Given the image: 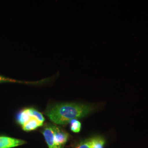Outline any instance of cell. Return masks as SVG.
<instances>
[{
  "label": "cell",
  "mask_w": 148,
  "mask_h": 148,
  "mask_svg": "<svg viewBox=\"0 0 148 148\" xmlns=\"http://www.w3.org/2000/svg\"><path fill=\"white\" fill-rule=\"evenodd\" d=\"M97 108L90 104L60 103L48 106L45 114L55 124L64 125L74 119L88 116Z\"/></svg>",
  "instance_id": "obj_1"
},
{
  "label": "cell",
  "mask_w": 148,
  "mask_h": 148,
  "mask_svg": "<svg viewBox=\"0 0 148 148\" xmlns=\"http://www.w3.org/2000/svg\"><path fill=\"white\" fill-rule=\"evenodd\" d=\"M33 118H36L43 123L45 121V117L40 111L34 108H26L19 112L17 115V121L22 126Z\"/></svg>",
  "instance_id": "obj_2"
},
{
  "label": "cell",
  "mask_w": 148,
  "mask_h": 148,
  "mask_svg": "<svg viewBox=\"0 0 148 148\" xmlns=\"http://www.w3.org/2000/svg\"><path fill=\"white\" fill-rule=\"evenodd\" d=\"M54 137L56 145L58 148H64L69 138V133L62 128L53 125Z\"/></svg>",
  "instance_id": "obj_3"
},
{
  "label": "cell",
  "mask_w": 148,
  "mask_h": 148,
  "mask_svg": "<svg viewBox=\"0 0 148 148\" xmlns=\"http://www.w3.org/2000/svg\"><path fill=\"white\" fill-rule=\"evenodd\" d=\"M26 142L14 138L0 136V148H12L24 145Z\"/></svg>",
  "instance_id": "obj_4"
},
{
  "label": "cell",
  "mask_w": 148,
  "mask_h": 148,
  "mask_svg": "<svg viewBox=\"0 0 148 148\" xmlns=\"http://www.w3.org/2000/svg\"><path fill=\"white\" fill-rule=\"evenodd\" d=\"M53 126V125L47 124L43 128L42 133L48 148H58L54 139Z\"/></svg>",
  "instance_id": "obj_5"
},
{
  "label": "cell",
  "mask_w": 148,
  "mask_h": 148,
  "mask_svg": "<svg viewBox=\"0 0 148 148\" xmlns=\"http://www.w3.org/2000/svg\"><path fill=\"white\" fill-rule=\"evenodd\" d=\"M43 123L38 121L36 118H33L23 125L21 127L24 131L30 132L36 130L38 127H41Z\"/></svg>",
  "instance_id": "obj_6"
},
{
  "label": "cell",
  "mask_w": 148,
  "mask_h": 148,
  "mask_svg": "<svg viewBox=\"0 0 148 148\" xmlns=\"http://www.w3.org/2000/svg\"><path fill=\"white\" fill-rule=\"evenodd\" d=\"M105 140L101 136H95L90 138L91 148H104Z\"/></svg>",
  "instance_id": "obj_7"
},
{
  "label": "cell",
  "mask_w": 148,
  "mask_h": 148,
  "mask_svg": "<svg viewBox=\"0 0 148 148\" xmlns=\"http://www.w3.org/2000/svg\"><path fill=\"white\" fill-rule=\"evenodd\" d=\"M70 130L74 133H79L81 129V123L77 120L74 119L70 122Z\"/></svg>",
  "instance_id": "obj_8"
},
{
  "label": "cell",
  "mask_w": 148,
  "mask_h": 148,
  "mask_svg": "<svg viewBox=\"0 0 148 148\" xmlns=\"http://www.w3.org/2000/svg\"><path fill=\"white\" fill-rule=\"evenodd\" d=\"M74 148H91L90 138L79 141L75 144Z\"/></svg>",
  "instance_id": "obj_9"
},
{
  "label": "cell",
  "mask_w": 148,
  "mask_h": 148,
  "mask_svg": "<svg viewBox=\"0 0 148 148\" xmlns=\"http://www.w3.org/2000/svg\"><path fill=\"white\" fill-rule=\"evenodd\" d=\"M5 82H23L0 76V83H5Z\"/></svg>",
  "instance_id": "obj_10"
}]
</instances>
